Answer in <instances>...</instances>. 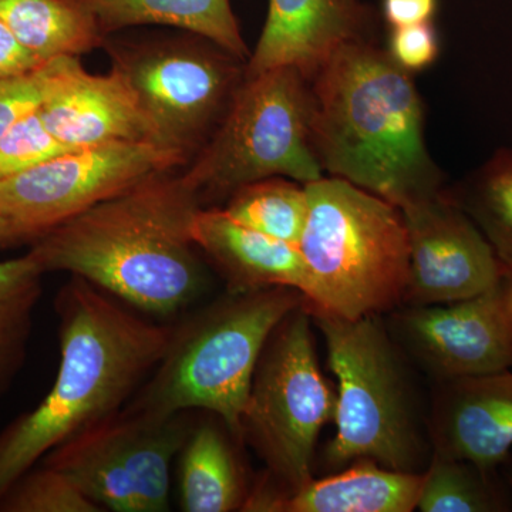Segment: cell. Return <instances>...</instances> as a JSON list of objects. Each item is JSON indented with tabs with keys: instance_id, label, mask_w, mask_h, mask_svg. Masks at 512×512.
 Masks as SVG:
<instances>
[{
	"instance_id": "obj_22",
	"label": "cell",
	"mask_w": 512,
	"mask_h": 512,
	"mask_svg": "<svg viewBox=\"0 0 512 512\" xmlns=\"http://www.w3.org/2000/svg\"><path fill=\"white\" fill-rule=\"evenodd\" d=\"M45 275L29 252L0 261V399L25 366Z\"/></svg>"
},
{
	"instance_id": "obj_28",
	"label": "cell",
	"mask_w": 512,
	"mask_h": 512,
	"mask_svg": "<svg viewBox=\"0 0 512 512\" xmlns=\"http://www.w3.org/2000/svg\"><path fill=\"white\" fill-rule=\"evenodd\" d=\"M387 52L406 72H421L436 62L439 56L436 28L433 23L427 22L392 29Z\"/></svg>"
},
{
	"instance_id": "obj_19",
	"label": "cell",
	"mask_w": 512,
	"mask_h": 512,
	"mask_svg": "<svg viewBox=\"0 0 512 512\" xmlns=\"http://www.w3.org/2000/svg\"><path fill=\"white\" fill-rule=\"evenodd\" d=\"M101 35H114L134 26H171L207 37L238 59L251 52L242 37L229 0H82Z\"/></svg>"
},
{
	"instance_id": "obj_13",
	"label": "cell",
	"mask_w": 512,
	"mask_h": 512,
	"mask_svg": "<svg viewBox=\"0 0 512 512\" xmlns=\"http://www.w3.org/2000/svg\"><path fill=\"white\" fill-rule=\"evenodd\" d=\"M409 237L403 305H444L507 281L493 247L446 188L400 208Z\"/></svg>"
},
{
	"instance_id": "obj_12",
	"label": "cell",
	"mask_w": 512,
	"mask_h": 512,
	"mask_svg": "<svg viewBox=\"0 0 512 512\" xmlns=\"http://www.w3.org/2000/svg\"><path fill=\"white\" fill-rule=\"evenodd\" d=\"M384 319L410 362L434 383L512 367V309L505 281L464 301L403 305Z\"/></svg>"
},
{
	"instance_id": "obj_25",
	"label": "cell",
	"mask_w": 512,
	"mask_h": 512,
	"mask_svg": "<svg viewBox=\"0 0 512 512\" xmlns=\"http://www.w3.org/2000/svg\"><path fill=\"white\" fill-rule=\"evenodd\" d=\"M417 511L500 512L511 503L495 483L493 470L471 461L433 454L423 473Z\"/></svg>"
},
{
	"instance_id": "obj_3",
	"label": "cell",
	"mask_w": 512,
	"mask_h": 512,
	"mask_svg": "<svg viewBox=\"0 0 512 512\" xmlns=\"http://www.w3.org/2000/svg\"><path fill=\"white\" fill-rule=\"evenodd\" d=\"M312 143L323 173L402 208L443 190L424 140L412 73L367 36L339 46L311 79Z\"/></svg>"
},
{
	"instance_id": "obj_8",
	"label": "cell",
	"mask_w": 512,
	"mask_h": 512,
	"mask_svg": "<svg viewBox=\"0 0 512 512\" xmlns=\"http://www.w3.org/2000/svg\"><path fill=\"white\" fill-rule=\"evenodd\" d=\"M101 49L136 94L154 143L185 164L220 126L247 67L217 43L190 32L137 39L107 36Z\"/></svg>"
},
{
	"instance_id": "obj_23",
	"label": "cell",
	"mask_w": 512,
	"mask_h": 512,
	"mask_svg": "<svg viewBox=\"0 0 512 512\" xmlns=\"http://www.w3.org/2000/svg\"><path fill=\"white\" fill-rule=\"evenodd\" d=\"M451 194L476 222L512 281V150H498Z\"/></svg>"
},
{
	"instance_id": "obj_34",
	"label": "cell",
	"mask_w": 512,
	"mask_h": 512,
	"mask_svg": "<svg viewBox=\"0 0 512 512\" xmlns=\"http://www.w3.org/2000/svg\"><path fill=\"white\" fill-rule=\"evenodd\" d=\"M350 2H359V0H350Z\"/></svg>"
},
{
	"instance_id": "obj_11",
	"label": "cell",
	"mask_w": 512,
	"mask_h": 512,
	"mask_svg": "<svg viewBox=\"0 0 512 512\" xmlns=\"http://www.w3.org/2000/svg\"><path fill=\"white\" fill-rule=\"evenodd\" d=\"M183 158L143 141L83 147L0 181V217L28 242Z\"/></svg>"
},
{
	"instance_id": "obj_33",
	"label": "cell",
	"mask_w": 512,
	"mask_h": 512,
	"mask_svg": "<svg viewBox=\"0 0 512 512\" xmlns=\"http://www.w3.org/2000/svg\"><path fill=\"white\" fill-rule=\"evenodd\" d=\"M510 305H511V309H512V288L510 289Z\"/></svg>"
},
{
	"instance_id": "obj_6",
	"label": "cell",
	"mask_w": 512,
	"mask_h": 512,
	"mask_svg": "<svg viewBox=\"0 0 512 512\" xmlns=\"http://www.w3.org/2000/svg\"><path fill=\"white\" fill-rule=\"evenodd\" d=\"M305 188L308 218L298 248L311 276L309 311L359 319L403 306L410 252L402 210L342 178Z\"/></svg>"
},
{
	"instance_id": "obj_16",
	"label": "cell",
	"mask_w": 512,
	"mask_h": 512,
	"mask_svg": "<svg viewBox=\"0 0 512 512\" xmlns=\"http://www.w3.org/2000/svg\"><path fill=\"white\" fill-rule=\"evenodd\" d=\"M372 10L362 0H269L264 30L245 74L295 67L311 80L343 43L367 36Z\"/></svg>"
},
{
	"instance_id": "obj_27",
	"label": "cell",
	"mask_w": 512,
	"mask_h": 512,
	"mask_svg": "<svg viewBox=\"0 0 512 512\" xmlns=\"http://www.w3.org/2000/svg\"><path fill=\"white\" fill-rule=\"evenodd\" d=\"M74 150L47 130L37 109L0 137V181Z\"/></svg>"
},
{
	"instance_id": "obj_10",
	"label": "cell",
	"mask_w": 512,
	"mask_h": 512,
	"mask_svg": "<svg viewBox=\"0 0 512 512\" xmlns=\"http://www.w3.org/2000/svg\"><path fill=\"white\" fill-rule=\"evenodd\" d=\"M173 416L124 407L53 448L40 464L66 474L103 511L170 510L171 464L190 433Z\"/></svg>"
},
{
	"instance_id": "obj_32",
	"label": "cell",
	"mask_w": 512,
	"mask_h": 512,
	"mask_svg": "<svg viewBox=\"0 0 512 512\" xmlns=\"http://www.w3.org/2000/svg\"><path fill=\"white\" fill-rule=\"evenodd\" d=\"M22 242H28L25 235L18 228L13 227L5 218L0 217V249L22 244Z\"/></svg>"
},
{
	"instance_id": "obj_18",
	"label": "cell",
	"mask_w": 512,
	"mask_h": 512,
	"mask_svg": "<svg viewBox=\"0 0 512 512\" xmlns=\"http://www.w3.org/2000/svg\"><path fill=\"white\" fill-rule=\"evenodd\" d=\"M192 237L228 292L291 288L308 299L311 276L298 245L245 227L220 207L198 211Z\"/></svg>"
},
{
	"instance_id": "obj_2",
	"label": "cell",
	"mask_w": 512,
	"mask_h": 512,
	"mask_svg": "<svg viewBox=\"0 0 512 512\" xmlns=\"http://www.w3.org/2000/svg\"><path fill=\"white\" fill-rule=\"evenodd\" d=\"M60 363L35 409L0 431V498L53 448L121 412L163 359L173 326L70 276L55 299Z\"/></svg>"
},
{
	"instance_id": "obj_24",
	"label": "cell",
	"mask_w": 512,
	"mask_h": 512,
	"mask_svg": "<svg viewBox=\"0 0 512 512\" xmlns=\"http://www.w3.org/2000/svg\"><path fill=\"white\" fill-rule=\"evenodd\" d=\"M305 184L286 177H271L232 192L224 210L239 224L289 244L301 241L308 218Z\"/></svg>"
},
{
	"instance_id": "obj_14",
	"label": "cell",
	"mask_w": 512,
	"mask_h": 512,
	"mask_svg": "<svg viewBox=\"0 0 512 512\" xmlns=\"http://www.w3.org/2000/svg\"><path fill=\"white\" fill-rule=\"evenodd\" d=\"M36 74L42 94L40 119L67 146L113 141L156 144L136 94L114 67L109 73L93 74L84 69L79 56H59L43 63Z\"/></svg>"
},
{
	"instance_id": "obj_9",
	"label": "cell",
	"mask_w": 512,
	"mask_h": 512,
	"mask_svg": "<svg viewBox=\"0 0 512 512\" xmlns=\"http://www.w3.org/2000/svg\"><path fill=\"white\" fill-rule=\"evenodd\" d=\"M338 393L320 370L306 302L265 343L241 419V441L281 490L311 480L320 431L335 420Z\"/></svg>"
},
{
	"instance_id": "obj_7",
	"label": "cell",
	"mask_w": 512,
	"mask_h": 512,
	"mask_svg": "<svg viewBox=\"0 0 512 512\" xmlns=\"http://www.w3.org/2000/svg\"><path fill=\"white\" fill-rule=\"evenodd\" d=\"M311 83L295 67L245 74L210 141L183 168L202 205L271 177H325L312 143Z\"/></svg>"
},
{
	"instance_id": "obj_29",
	"label": "cell",
	"mask_w": 512,
	"mask_h": 512,
	"mask_svg": "<svg viewBox=\"0 0 512 512\" xmlns=\"http://www.w3.org/2000/svg\"><path fill=\"white\" fill-rule=\"evenodd\" d=\"M40 94L37 74L0 79V137L19 120L39 109Z\"/></svg>"
},
{
	"instance_id": "obj_26",
	"label": "cell",
	"mask_w": 512,
	"mask_h": 512,
	"mask_svg": "<svg viewBox=\"0 0 512 512\" xmlns=\"http://www.w3.org/2000/svg\"><path fill=\"white\" fill-rule=\"evenodd\" d=\"M0 512H103L62 471L30 468L0 498Z\"/></svg>"
},
{
	"instance_id": "obj_17",
	"label": "cell",
	"mask_w": 512,
	"mask_h": 512,
	"mask_svg": "<svg viewBox=\"0 0 512 512\" xmlns=\"http://www.w3.org/2000/svg\"><path fill=\"white\" fill-rule=\"evenodd\" d=\"M423 473H404L359 460L328 477L281 490L264 471L249 488L247 512H413Z\"/></svg>"
},
{
	"instance_id": "obj_31",
	"label": "cell",
	"mask_w": 512,
	"mask_h": 512,
	"mask_svg": "<svg viewBox=\"0 0 512 512\" xmlns=\"http://www.w3.org/2000/svg\"><path fill=\"white\" fill-rule=\"evenodd\" d=\"M439 0H383V16L392 29L433 20Z\"/></svg>"
},
{
	"instance_id": "obj_35",
	"label": "cell",
	"mask_w": 512,
	"mask_h": 512,
	"mask_svg": "<svg viewBox=\"0 0 512 512\" xmlns=\"http://www.w3.org/2000/svg\"><path fill=\"white\" fill-rule=\"evenodd\" d=\"M511 485H512V477H511Z\"/></svg>"
},
{
	"instance_id": "obj_20",
	"label": "cell",
	"mask_w": 512,
	"mask_h": 512,
	"mask_svg": "<svg viewBox=\"0 0 512 512\" xmlns=\"http://www.w3.org/2000/svg\"><path fill=\"white\" fill-rule=\"evenodd\" d=\"M229 430L215 420L191 427L180 451V500L185 512L242 511L249 487Z\"/></svg>"
},
{
	"instance_id": "obj_30",
	"label": "cell",
	"mask_w": 512,
	"mask_h": 512,
	"mask_svg": "<svg viewBox=\"0 0 512 512\" xmlns=\"http://www.w3.org/2000/svg\"><path fill=\"white\" fill-rule=\"evenodd\" d=\"M43 63L0 20V79L35 73Z\"/></svg>"
},
{
	"instance_id": "obj_15",
	"label": "cell",
	"mask_w": 512,
	"mask_h": 512,
	"mask_svg": "<svg viewBox=\"0 0 512 512\" xmlns=\"http://www.w3.org/2000/svg\"><path fill=\"white\" fill-rule=\"evenodd\" d=\"M429 433L437 456L471 461L487 470L504 463L512 450V367L434 383Z\"/></svg>"
},
{
	"instance_id": "obj_21",
	"label": "cell",
	"mask_w": 512,
	"mask_h": 512,
	"mask_svg": "<svg viewBox=\"0 0 512 512\" xmlns=\"http://www.w3.org/2000/svg\"><path fill=\"white\" fill-rule=\"evenodd\" d=\"M0 20L42 62L86 55L106 40L82 0H0Z\"/></svg>"
},
{
	"instance_id": "obj_1",
	"label": "cell",
	"mask_w": 512,
	"mask_h": 512,
	"mask_svg": "<svg viewBox=\"0 0 512 512\" xmlns=\"http://www.w3.org/2000/svg\"><path fill=\"white\" fill-rule=\"evenodd\" d=\"M204 207L183 168L158 171L30 242L45 274L66 272L133 309L171 316L211 286L192 237Z\"/></svg>"
},
{
	"instance_id": "obj_4",
	"label": "cell",
	"mask_w": 512,
	"mask_h": 512,
	"mask_svg": "<svg viewBox=\"0 0 512 512\" xmlns=\"http://www.w3.org/2000/svg\"><path fill=\"white\" fill-rule=\"evenodd\" d=\"M311 315L338 380L336 434L325 448V466L339 471L355 461L372 460L392 470L424 473L433 454L430 403H424L416 367L397 345L384 316Z\"/></svg>"
},
{
	"instance_id": "obj_5",
	"label": "cell",
	"mask_w": 512,
	"mask_h": 512,
	"mask_svg": "<svg viewBox=\"0 0 512 512\" xmlns=\"http://www.w3.org/2000/svg\"><path fill=\"white\" fill-rule=\"evenodd\" d=\"M306 302L291 288L228 292L173 326L163 359L127 409L173 416L190 410L218 417L241 440V419L265 343L278 323Z\"/></svg>"
}]
</instances>
